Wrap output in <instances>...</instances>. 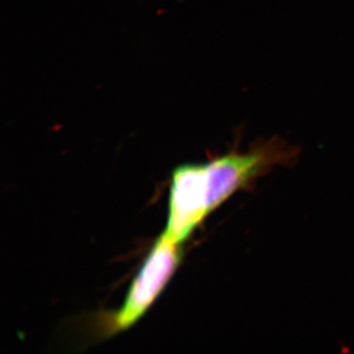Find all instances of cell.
Returning a JSON list of instances; mask_svg holds the SVG:
<instances>
[{"label":"cell","instance_id":"cell-1","mask_svg":"<svg viewBox=\"0 0 354 354\" xmlns=\"http://www.w3.org/2000/svg\"><path fill=\"white\" fill-rule=\"evenodd\" d=\"M180 244L165 232L158 237L130 286L124 304L111 316L109 335L127 330L152 306L180 265Z\"/></svg>","mask_w":354,"mask_h":354},{"label":"cell","instance_id":"cell-2","mask_svg":"<svg viewBox=\"0 0 354 354\" xmlns=\"http://www.w3.org/2000/svg\"><path fill=\"white\" fill-rule=\"evenodd\" d=\"M292 151L278 139L260 143L246 153H227L206 164L209 212L228 197L250 183L266 167L283 158H290Z\"/></svg>","mask_w":354,"mask_h":354},{"label":"cell","instance_id":"cell-3","mask_svg":"<svg viewBox=\"0 0 354 354\" xmlns=\"http://www.w3.org/2000/svg\"><path fill=\"white\" fill-rule=\"evenodd\" d=\"M206 165H183L172 174L165 234L183 243L209 214Z\"/></svg>","mask_w":354,"mask_h":354}]
</instances>
